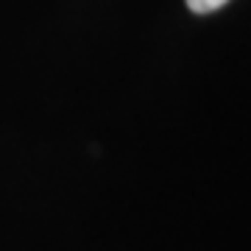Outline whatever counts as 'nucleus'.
<instances>
[{
    "label": "nucleus",
    "instance_id": "1",
    "mask_svg": "<svg viewBox=\"0 0 251 251\" xmlns=\"http://www.w3.org/2000/svg\"><path fill=\"white\" fill-rule=\"evenodd\" d=\"M229 0H187L190 11H196V14H209V11H218L221 6H226Z\"/></svg>",
    "mask_w": 251,
    "mask_h": 251
}]
</instances>
